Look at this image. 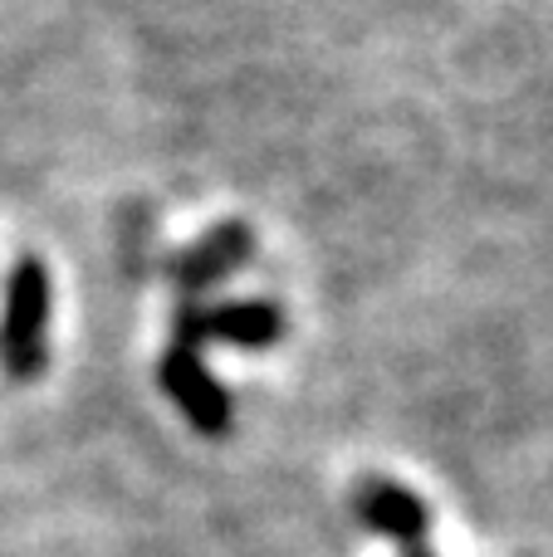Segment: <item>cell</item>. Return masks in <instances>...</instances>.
Here are the masks:
<instances>
[{
  "instance_id": "6da1fadb",
  "label": "cell",
  "mask_w": 553,
  "mask_h": 557,
  "mask_svg": "<svg viewBox=\"0 0 553 557\" xmlns=\"http://www.w3.org/2000/svg\"><path fill=\"white\" fill-rule=\"evenodd\" d=\"M39 313H45V288H39V274L35 270H20L15 304H10V357L20 362V347H25V367H35Z\"/></svg>"
}]
</instances>
